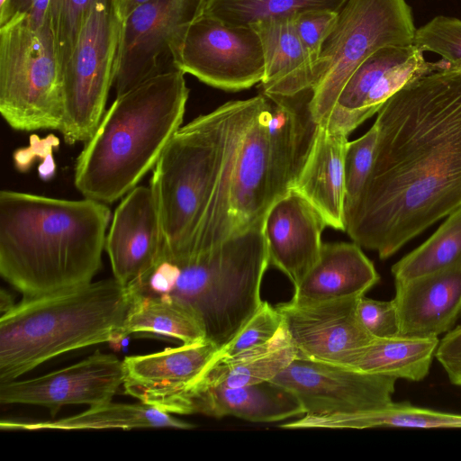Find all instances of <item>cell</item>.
I'll list each match as a JSON object with an SVG mask.
<instances>
[{
  "mask_svg": "<svg viewBox=\"0 0 461 461\" xmlns=\"http://www.w3.org/2000/svg\"><path fill=\"white\" fill-rule=\"evenodd\" d=\"M375 124L373 166L345 224L355 243L386 259L461 207V69L410 81Z\"/></svg>",
  "mask_w": 461,
  "mask_h": 461,
  "instance_id": "6da1fadb",
  "label": "cell"
},
{
  "mask_svg": "<svg viewBox=\"0 0 461 461\" xmlns=\"http://www.w3.org/2000/svg\"><path fill=\"white\" fill-rule=\"evenodd\" d=\"M265 96L227 102L181 126L153 168L162 251L187 256L234 235L230 193L244 131Z\"/></svg>",
  "mask_w": 461,
  "mask_h": 461,
  "instance_id": "7a4b0ae2",
  "label": "cell"
},
{
  "mask_svg": "<svg viewBox=\"0 0 461 461\" xmlns=\"http://www.w3.org/2000/svg\"><path fill=\"white\" fill-rule=\"evenodd\" d=\"M107 203L0 193V274L23 296L92 282L102 266Z\"/></svg>",
  "mask_w": 461,
  "mask_h": 461,
  "instance_id": "3957f363",
  "label": "cell"
},
{
  "mask_svg": "<svg viewBox=\"0 0 461 461\" xmlns=\"http://www.w3.org/2000/svg\"><path fill=\"white\" fill-rule=\"evenodd\" d=\"M188 95L179 69L156 75L116 95L77 159L74 183L78 192L112 203L136 187L181 127Z\"/></svg>",
  "mask_w": 461,
  "mask_h": 461,
  "instance_id": "277c9868",
  "label": "cell"
},
{
  "mask_svg": "<svg viewBox=\"0 0 461 461\" xmlns=\"http://www.w3.org/2000/svg\"><path fill=\"white\" fill-rule=\"evenodd\" d=\"M268 265L261 221L197 254L161 251L129 288L133 294L181 302L200 320L206 339L221 348L262 303L260 288Z\"/></svg>",
  "mask_w": 461,
  "mask_h": 461,
  "instance_id": "5b68a950",
  "label": "cell"
},
{
  "mask_svg": "<svg viewBox=\"0 0 461 461\" xmlns=\"http://www.w3.org/2000/svg\"><path fill=\"white\" fill-rule=\"evenodd\" d=\"M131 299L114 277L23 296L0 315V383L64 353L120 339Z\"/></svg>",
  "mask_w": 461,
  "mask_h": 461,
  "instance_id": "8992f818",
  "label": "cell"
},
{
  "mask_svg": "<svg viewBox=\"0 0 461 461\" xmlns=\"http://www.w3.org/2000/svg\"><path fill=\"white\" fill-rule=\"evenodd\" d=\"M0 113L17 131H59L62 63L49 20L33 26L23 14L0 25Z\"/></svg>",
  "mask_w": 461,
  "mask_h": 461,
  "instance_id": "52a82bcc",
  "label": "cell"
},
{
  "mask_svg": "<svg viewBox=\"0 0 461 461\" xmlns=\"http://www.w3.org/2000/svg\"><path fill=\"white\" fill-rule=\"evenodd\" d=\"M405 0H347L321 48L310 103L322 125L353 72L374 52L390 45H411L416 32Z\"/></svg>",
  "mask_w": 461,
  "mask_h": 461,
  "instance_id": "ba28073f",
  "label": "cell"
},
{
  "mask_svg": "<svg viewBox=\"0 0 461 461\" xmlns=\"http://www.w3.org/2000/svg\"><path fill=\"white\" fill-rule=\"evenodd\" d=\"M122 23L111 0H97L62 67L66 143L86 142L97 128L114 83Z\"/></svg>",
  "mask_w": 461,
  "mask_h": 461,
  "instance_id": "9c48e42d",
  "label": "cell"
},
{
  "mask_svg": "<svg viewBox=\"0 0 461 461\" xmlns=\"http://www.w3.org/2000/svg\"><path fill=\"white\" fill-rule=\"evenodd\" d=\"M171 57L175 68L225 91L250 88L264 77V54L257 32L205 14L176 40Z\"/></svg>",
  "mask_w": 461,
  "mask_h": 461,
  "instance_id": "30bf717a",
  "label": "cell"
},
{
  "mask_svg": "<svg viewBox=\"0 0 461 461\" xmlns=\"http://www.w3.org/2000/svg\"><path fill=\"white\" fill-rule=\"evenodd\" d=\"M208 0H149L122 25L113 86L116 95L175 68L171 47L202 16Z\"/></svg>",
  "mask_w": 461,
  "mask_h": 461,
  "instance_id": "8fae6325",
  "label": "cell"
},
{
  "mask_svg": "<svg viewBox=\"0 0 461 461\" xmlns=\"http://www.w3.org/2000/svg\"><path fill=\"white\" fill-rule=\"evenodd\" d=\"M396 378L295 357L271 381L290 391L304 414L364 412L393 402Z\"/></svg>",
  "mask_w": 461,
  "mask_h": 461,
  "instance_id": "7c38bea8",
  "label": "cell"
},
{
  "mask_svg": "<svg viewBox=\"0 0 461 461\" xmlns=\"http://www.w3.org/2000/svg\"><path fill=\"white\" fill-rule=\"evenodd\" d=\"M447 67L444 59L427 61L414 44L383 47L349 77L328 119L320 126L348 136L407 83Z\"/></svg>",
  "mask_w": 461,
  "mask_h": 461,
  "instance_id": "4fadbf2b",
  "label": "cell"
},
{
  "mask_svg": "<svg viewBox=\"0 0 461 461\" xmlns=\"http://www.w3.org/2000/svg\"><path fill=\"white\" fill-rule=\"evenodd\" d=\"M359 297L277 304L297 357L347 366L373 341L357 314Z\"/></svg>",
  "mask_w": 461,
  "mask_h": 461,
  "instance_id": "5bb4252c",
  "label": "cell"
},
{
  "mask_svg": "<svg viewBox=\"0 0 461 461\" xmlns=\"http://www.w3.org/2000/svg\"><path fill=\"white\" fill-rule=\"evenodd\" d=\"M123 382V361L96 350L80 362L51 373L0 383V403L40 405L55 416L62 406L110 402Z\"/></svg>",
  "mask_w": 461,
  "mask_h": 461,
  "instance_id": "9a60e30c",
  "label": "cell"
},
{
  "mask_svg": "<svg viewBox=\"0 0 461 461\" xmlns=\"http://www.w3.org/2000/svg\"><path fill=\"white\" fill-rule=\"evenodd\" d=\"M149 404L171 414L198 413L217 419L232 416L264 423L304 415L298 399L272 381L236 388H185Z\"/></svg>",
  "mask_w": 461,
  "mask_h": 461,
  "instance_id": "2e32d148",
  "label": "cell"
},
{
  "mask_svg": "<svg viewBox=\"0 0 461 461\" xmlns=\"http://www.w3.org/2000/svg\"><path fill=\"white\" fill-rule=\"evenodd\" d=\"M164 245L150 187H134L117 206L105 239L113 277L129 287L149 269Z\"/></svg>",
  "mask_w": 461,
  "mask_h": 461,
  "instance_id": "e0dca14e",
  "label": "cell"
},
{
  "mask_svg": "<svg viewBox=\"0 0 461 461\" xmlns=\"http://www.w3.org/2000/svg\"><path fill=\"white\" fill-rule=\"evenodd\" d=\"M327 223L300 194L290 190L276 199L263 219L269 264L297 286L317 262Z\"/></svg>",
  "mask_w": 461,
  "mask_h": 461,
  "instance_id": "ac0fdd59",
  "label": "cell"
},
{
  "mask_svg": "<svg viewBox=\"0 0 461 461\" xmlns=\"http://www.w3.org/2000/svg\"><path fill=\"white\" fill-rule=\"evenodd\" d=\"M312 91L268 96L267 136L274 202L289 192L312 149L319 124L312 114Z\"/></svg>",
  "mask_w": 461,
  "mask_h": 461,
  "instance_id": "d6986e66",
  "label": "cell"
},
{
  "mask_svg": "<svg viewBox=\"0 0 461 461\" xmlns=\"http://www.w3.org/2000/svg\"><path fill=\"white\" fill-rule=\"evenodd\" d=\"M394 281L399 336L438 338L461 317V267Z\"/></svg>",
  "mask_w": 461,
  "mask_h": 461,
  "instance_id": "ffe728a7",
  "label": "cell"
},
{
  "mask_svg": "<svg viewBox=\"0 0 461 461\" xmlns=\"http://www.w3.org/2000/svg\"><path fill=\"white\" fill-rule=\"evenodd\" d=\"M267 115L268 100L265 95L264 102L244 131L235 162L230 193V216L234 234L263 221L274 203Z\"/></svg>",
  "mask_w": 461,
  "mask_h": 461,
  "instance_id": "44dd1931",
  "label": "cell"
},
{
  "mask_svg": "<svg viewBox=\"0 0 461 461\" xmlns=\"http://www.w3.org/2000/svg\"><path fill=\"white\" fill-rule=\"evenodd\" d=\"M219 349L204 339L147 355L126 357L122 360L124 393L149 403L176 392L191 383Z\"/></svg>",
  "mask_w": 461,
  "mask_h": 461,
  "instance_id": "7402d4cb",
  "label": "cell"
},
{
  "mask_svg": "<svg viewBox=\"0 0 461 461\" xmlns=\"http://www.w3.org/2000/svg\"><path fill=\"white\" fill-rule=\"evenodd\" d=\"M261 41L265 71L260 93L268 96H294L312 91L315 64L301 41L294 16L263 20L250 25Z\"/></svg>",
  "mask_w": 461,
  "mask_h": 461,
  "instance_id": "603a6c76",
  "label": "cell"
},
{
  "mask_svg": "<svg viewBox=\"0 0 461 461\" xmlns=\"http://www.w3.org/2000/svg\"><path fill=\"white\" fill-rule=\"evenodd\" d=\"M348 136L318 127L310 154L291 190L304 197L327 226L346 230L345 152Z\"/></svg>",
  "mask_w": 461,
  "mask_h": 461,
  "instance_id": "cb8c5ba5",
  "label": "cell"
},
{
  "mask_svg": "<svg viewBox=\"0 0 461 461\" xmlns=\"http://www.w3.org/2000/svg\"><path fill=\"white\" fill-rule=\"evenodd\" d=\"M379 279L374 264L357 243H324L291 300L307 303L361 296Z\"/></svg>",
  "mask_w": 461,
  "mask_h": 461,
  "instance_id": "d4e9b609",
  "label": "cell"
},
{
  "mask_svg": "<svg viewBox=\"0 0 461 461\" xmlns=\"http://www.w3.org/2000/svg\"><path fill=\"white\" fill-rule=\"evenodd\" d=\"M295 357L297 351L283 323L276 336L267 344L233 357L213 358L182 389L236 388L271 381Z\"/></svg>",
  "mask_w": 461,
  "mask_h": 461,
  "instance_id": "484cf974",
  "label": "cell"
},
{
  "mask_svg": "<svg viewBox=\"0 0 461 461\" xmlns=\"http://www.w3.org/2000/svg\"><path fill=\"white\" fill-rule=\"evenodd\" d=\"M194 427V425L192 423L179 420L171 413L140 401L136 403H117L110 401L89 406L81 413L59 420L33 422L3 420L0 422V428L6 430L104 429L129 430L144 428L190 429Z\"/></svg>",
  "mask_w": 461,
  "mask_h": 461,
  "instance_id": "4316f807",
  "label": "cell"
},
{
  "mask_svg": "<svg viewBox=\"0 0 461 461\" xmlns=\"http://www.w3.org/2000/svg\"><path fill=\"white\" fill-rule=\"evenodd\" d=\"M438 342L437 337L395 336L375 339L344 366L420 382L429 375Z\"/></svg>",
  "mask_w": 461,
  "mask_h": 461,
  "instance_id": "83f0119b",
  "label": "cell"
},
{
  "mask_svg": "<svg viewBox=\"0 0 461 461\" xmlns=\"http://www.w3.org/2000/svg\"><path fill=\"white\" fill-rule=\"evenodd\" d=\"M461 428V414L391 402L387 405L357 413L308 415L279 425L295 429H370V428Z\"/></svg>",
  "mask_w": 461,
  "mask_h": 461,
  "instance_id": "f1b7e54d",
  "label": "cell"
},
{
  "mask_svg": "<svg viewBox=\"0 0 461 461\" xmlns=\"http://www.w3.org/2000/svg\"><path fill=\"white\" fill-rule=\"evenodd\" d=\"M131 296L120 339L132 333H151L170 337L182 343L206 339L200 320L181 302L166 295L131 294Z\"/></svg>",
  "mask_w": 461,
  "mask_h": 461,
  "instance_id": "f546056e",
  "label": "cell"
},
{
  "mask_svg": "<svg viewBox=\"0 0 461 461\" xmlns=\"http://www.w3.org/2000/svg\"><path fill=\"white\" fill-rule=\"evenodd\" d=\"M461 267V207L447 216L421 245L393 265L394 280L404 281Z\"/></svg>",
  "mask_w": 461,
  "mask_h": 461,
  "instance_id": "4dcf8cb0",
  "label": "cell"
},
{
  "mask_svg": "<svg viewBox=\"0 0 461 461\" xmlns=\"http://www.w3.org/2000/svg\"><path fill=\"white\" fill-rule=\"evenodd\" d=\"M347 0H208L203 14L237 27L312 10L339 11Z\"/></svg>",
  "mask_w": 461,
  "mask_h": 461,
  "instance_id": "1f68e13d",
  "label": "cell"
},
{
  "mask_svg": "<svg viewBox=\"0 0 461 461\" xmlns=\"http://www.w3.org/2000/svg\"><path fill=\"white\" fill-rule=\"evenodd\" d=\"M283 325L276 306L264 301L238 333L216 353L214 359L233 357L270 342Z\"/></svg>",
  "mask_w": 461,
  "mask_h": 461,
  "instance_id": "d6a6232c",
  "label": "cell"
},
{
  "mask_svg": "<svg viewBox=\"0 0 461 461\" xmlns=\"http://www.w3.org/2000/svg\"><path fill=\"white\" fill-rule=\"evenodd\" d=\"M413 44L439 55L450 68L461 69V19L438 15L416 29Z\"/></svg>",
  "mask_w": 461,
  "mask_h": 461,
  "instance_id": "836d02e7",
  "label": "cell"
},
{
  "mask_svg": "<svg viewBox=\"0 0 461 461\" xmlns=\"http://www.w3.org/2000/svg\"><path fill=\"white\" fill-rule=\"evenodd\" d=\"M97 0H50L49 18L63 64Z\"/></svg>",
  "mask_w": 461,
  "mask_h": 461,
  "instance_id": "e575fe53",
  "label": "cell"
},
{
  "mask_svg": "<svg viewBox=\"0 0 461 461\" xmlns=\"http://www.w3.org/2000/svg\"><path fill=\"white\" fill-rule=\"evenodd\" d=\"M377 141L374 125L360 138L348 141L345 152V212L357 202L371 171Z\"/></svg>",
  "mask_w": 461,
  "mask_h": 461,
  "instance_id": "d590c367",
  "label": "cell"
},
{
  "mask_svg": "<svg viewBox=\"0 0 461 461\" xmlns=\"http://www.w3.org/2000/svg\"><path fill=\"white\" fill-rule=\"evenodd\" d=\"M339 12L312 10L294 15L295 30L315 66L323 43L337 23Z\"/></svg>",
  "mask_w": 461,
  "mask_h": 461,
  "instance_id": "8d00e7d4",
  "label": "cell"
},
{
  "mask_svg": "<svg viewBox=\"0 0 461 461\" xmlns=\"http://www.w3.org/2000/svg\"><path fill=\"white\" fill-rule=\"evenodd\" d=\"M357 314L364 329L375 339L399 336V320L395 303L378 301L361 295Z\"/></svg>",
  "mask_w": 461,
  "mask_h": 461,
  "instance_id": "74e56055",
  "label": "cell"
},
{
  "mask_svg": "<svg viewBox=\"0 0 461 461\" xmlns=\"http://www.w3.org/2000/svg\"><path fill=\"white\" fill-rule=\"evenodd\" d=\"M58 145L59 139L52 134L45 139L32 135L31 145L23 149H18L14 153L15 167L24 172L30 168L34 158H43L45 162L39 167L40 176L42 179L50 178L54 175L56 167L52 158V149Z\"/></svg>",
  "mask_w": 461,
  "mask_h": 461,
  "instance_id": "f35d334b",
  "label": "cell"
},
{
  "mask_svg": "<svg viewBox=\"0 0 461 461\" xmlns=\"http://www.w3.org/2000/svg\"><path fill=\"white\" fill-rule=\"evenodd\" d=\"M435 357L450 383L461 386V325L453 328L439 340Z\"/></svg>",
  "mask_w": 461,
  "mask_h": 461,
  "instance_id": "ab89813d",
  "label": "cell"
},
{
  "mask_svg": "<svg viewBox=\"0 0 461 461\" xmlns=\"http://www.w3.org/2000/svg\"><path fill=\"white\" fill-rule=\"evenodd\" d=\"M50 3V0H12L8 20L14 14H23L33 26L40 27L49 20Z\"/></svg>",
  "mask_w": 461,
  "mask_h": 461,
  "instance_id": "60d3db41",
  "label": "cell"
},
{
  "mask_svg": "<svg viewBox=\"0 0 461 461\" xmlns=\"http://www.w3.org/2000/svg\"><path fill=\"white\" fill-rule=\"evenodd\" d=\"M148 1L149 0H111L115 15L122 23Z\"/></svg>",
  "mask_w": 461,
  "mask_h": 461,
  "instance_id": "b9f144b4",
  "label": "cell"
},
{
  "mask_svg": "<svg viewBox=\"0 0 461 461\" xmlns=\"http://www.w3.org/2000/svg\"><path fill=\"white\" fill-rule=\"evenodd\" d=\"M14 304L13 296L2 288L0 292V315L8 312Z\"/></svg>",
  "mask_w": 461,
  "mask_h": 461,
  "instance_id": "7bdbcfd3",
  "label": "cell"
},
{
  "mask_svg": "<svg viewBox=\"0 0 461 461\" xmlns=\"http://www.w3.org/2000/svg\"><path fill=\"white\" fill-rule=\"evenodd\" d=\"M11 2L12 0H0V25L8 20Z\"/></svg>",
  "mask_w": 461,
  "mask_h": 461,
  "instance_id": "ee69618b",
  "label": "cell"
}]
</instances>
